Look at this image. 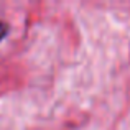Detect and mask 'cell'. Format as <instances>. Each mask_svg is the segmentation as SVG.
<instances>
[{
    "mask_svg": "<svg viewBox=\"0 0 130 130\" xmlns=\"http://www.w3.org/2000/svg\"><path fill=\"white\" fill-rule=\"evenodd\" d=\"M7 31H8V26H7V25H5L3 22H0V41H2V40L5 38Z\"/></svg>",
    "mask_w": 130,
    "mask_h": 130,
    "instance_id": "cell-1",
    "label": "cell"
}]
</instances>
